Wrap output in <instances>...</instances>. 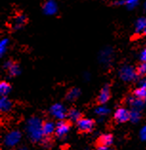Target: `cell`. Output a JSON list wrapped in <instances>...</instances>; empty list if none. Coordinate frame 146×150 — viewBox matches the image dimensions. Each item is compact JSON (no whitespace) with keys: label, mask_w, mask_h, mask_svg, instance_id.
Wrapping results in <instances>:
<instances>
[{"label":"cell","mask_w":146,"mask_h":150,"mask_svg":"<svg viewBox=\"0 0 146 150\" xmlns=\"http://www.w3.org/2000/svg\"><path fill=\"white\" fill-rule=\"evenodd\" d=\"M26 132L31 142H40L43 139V123L38 117H31L26 125Z\"/></svg>","instance_id":"1"},{"label":"cell","mask_w":146,"mask_h":150,"mask_svg":"<svg viewBox=\"0 0 146 150\" xmlns=\"http://www.w3.org/2000/svg\"><path fill=\"white\" fill-rule=\"evenodd\" d=\"M21 140V133L17 131V130H13L7 134L4 139V143L5 145L9 147H14L16 146L19 144V142Z\"/></svg>","instance_id":"2"},{"label":"cell","mask_w":146,"mask_h":150,"mask_svg":"<svg viewBox=\"0 0 146 150\" xmlns=\"http://www.w3.org/2000/svg\"><path fill=\"white\" fill-rule=\"evenodd\" d=\"M120 76L123 81L125 82H130L134 81L137 76V72L134 69V68L130 66H124L122 67L120 71Z\"/></svg>","instance_id":"3"},{"label":"cell","mask_w":146,"mask_h":150,"mask_svg":"<svg viewBox=\"0 0 146 150\" xmlns=\"http://www.w3.org/2000/svg\"><path fill=\"white\" fill-rule=\"evenodd\" d=\"M50 113L57 120H63L66 117V108L61 104H54L50 109Z\"/></svg>","instance_id":"4"},{"label":"cell","mask_w":146,"mask_h":150,"mask_svg":"<svg viewBox=\"0 0 146 150\" xmlns=\"http://www.w3.org/2000/svg\"><path fill=\"white\" fill-rule=\"evenodd\" d=\"M77 123L78 129L82 132H89L94 128V121L91 119H88V118H81V119L78 120Z\"/></svg>","instance_id":"5"},{"label":"cell","mask_w":146,"mask_h":150,"mask_svg":"<svg viewBox=\"0 0 146 150\" xmlns=\"http://www.w3.org/2000/svg\"><path fill=\"white\" fill-rule=\"evenodd\" d=\"M115 120L118 123H125L130 120V111L125 108H118L115 112Z\"/></svg>","instance_id":"6"},{"label":"cell","mask_w":146,"mask_h":150,"mask_svg":"<svg viewBox=\"0 0 146 150\" xmlns=\"http://www.w3.org/2000/svg\"><path fill=\"white\" fill-rule=\"evenodd\" d=\"M70 131V124L67 123L65 121H60L59 123L57 125V128H56V134L57 136L59 138H62L66 136L67 134Z\"/></svg>","instance_id":"7"},{"label":"cell","mask_w":146,"mask_h":150,"mask_svg":"<svg viewBox=\"0 0 146 150\" xmlns=\"http://www.w3.org/2000/svg\"><path fill=\"white\" fill-rule=\"evenodd\" d=\"M43 11L48 15L54 14L57 11V6L56 2L54 0H48L43 6Z\"/></svg>","instance_id":"8"},{"label":"cell","mask_w":146,"mask_h":150,"mask_svg":"<svg viewBox=\"0 0 146 150\" xmlns=\"http://www.w3.org/2000/svg\"><path fill=\"white\" fill-rule=\"evenodd\" d=\"M136 33L139 35H146V18L137 19L136 23Z\"/></svg>","instance_id":"9"},{"label":"cell","mask_w":146,"mask_h":150,"mask_svg":"<svg viewBox=\"0 0 146 150\" xmlns=\"http://www.w3.org/2000/svg\"><path fill=\"white\" fill-rule=\"evenodd\" d=\"M110 96H111V93H110V88L108 86H105L103 88L101 89V91L99 93L97 98V101L100 103V104H105L107 103L108 100L110 99Z\"/></svg>","instance_id":"10"},{"label":"cell","mask_w":146,"mask_h":150,"mask_svg":"<svg viewBox=\"0 0 146 150\" xmlns=\"http://www.w3.org/2000/svg\"><path fill=\"white\" fill-rule=\"evenodd\" d=\"M57 125H54L53 122H45L43 123V133L44 136H51L52 134L56 133Z\"/></svg>","instance_id":"11"},{"label":"cell","mask_w":146,"mask_h":150,"mask_svg":"<svg viewBox=\"0 0 146 150\" xmlns=\"http://www.w3.org/2000/svg\"><path fill=\"white\" fill-rule=\"evenodd\" d=\"M5 68L8 69V70H9V73L11 76H16V75H18L19 73H20V69H19L18 65L14 64V63L13 62H7L5 64Z\"/></svg>","instance_id":"12"},{"label":"cell","mask_w":146,"mask_h":150,"mask_svg":"<svg viewBox=\"0 0 146 150\" xmlns=\"http://www.w3.org/2000/svg\"><path fill=\"white\" fill-rule=\"evenodd\" d=\"M128 103L130 104V105H132L133 109H137L140 110L144 106V102L143 100H140L139 98H136L135 96L130 97L128 99Z\"/></svg>","instance_id":"13"},{"label":"cell","mask_w":146,"mask_h":150,"mask_svg":"<svg viewBox=\"0 0 146 150\" xmlns=\"http://www.w3.org/2000/svg\"><path fill=\"white\" fill-rule=\"evenodd\" d=\"M13 104L8 99L6 96H2L1 99H0V109H1L2 112H7L11 108Z\"/></svg>","instance_id":"14"},{"label":"cell","mask_w":146,"mask_h":150,"mask_svg":"<svg viewBox=\"0 0 146 150\" xmlns=\"http://www.w3.org/2000/svg\"><path fill=\"white\" fill-rule=\"evenodd\" d=\"M113 136L111 134H104L99 138V144L102 145H106V146H109L113 144Z\"/></svg>","instance_id":"15"},{"label":"cell","mask_w":146,"mask_h":150,"mask_svg":"<svg viewBox=\"0 0 146 150\" xmlns=\"http://www.w3.org/2000/svg\"><path fill=\"white\" fill-rule=\"evenodd\" d=\"M68 117L72 122H77L81 119V113L79 112V110L73 108L68 112Z\"/></svg>","instance_id":"16"},{"label":"cell","mask_w":146,"mask_h":150,"mask_svg":"<svg viewBox=\"0 0 146 150\" xmlns=\"http://www.w3.org/2000/svg\"><path fill=\"white\" fill-rule=\"evenodd\" d=\"M79 95H80L79 89L74 88H72V89L69 90L68 93H67V95H66V98L69 101H74V100H76Z\"/></svg>","instance_id":"17"},{"label":"cell","mask_w":146,"mask_h":150,"mask_svg":"<svg viewBox=\"0 0 146 150\" xmlns=\"http://www.w3.org/2000/svg\"><path fill=\"white\" fill-rule=\"evenodd\" d=\"M134 96L136 98H139L140 100H145L146 99V88H137L134 91Z\"/></svg>","instance_id":"18"},{"label":"cell","mask_w":146,"mask_h":150,"mask_svg":"<svg viewBox=\"0 0 146 150\" xmlns=\"http://www.w3.org/2000/svg\"><path fill=\"white\" fill-rule=\"evenodd\" d=\"M140 120V112L137 109H133L130 111V121L133 123H137Z\"/></svg>","instance_id":"19"},{"label":"cell","mask_w":146,"mask_h":150,"mask_svg":"<svg viewBox=\"0 0 146 150\" xmlns=\"http://www.w3.org/2000/svg\"><path fill=\"white\" fill-rule=\"evenodd\" d=\"M10 91H11V86L7 82H1V84H0V93H1V95L5 96Z\"/></svg>","instance_id":"20"},{"label":"cell","mask_w":146,"mask_h":150,"mask_svg":"<svg viewBox=\"0 0 146 150\" xmlns=\"http://www.w3.org/2000/svg\"><path fill=\"white\" fill-rule=\"evenodd\" d=\"M94 113H96L97 115H98V116H105L106 114L109 113V109L104 105H100V106H98V108H96V110H94Z\"/></svg>","instance_id":"21"},{"label":"cell","mask_w":146,"mask_h":150,"mask_svg":"<svg viewBox=\"0 0 146 150\" xmlns=\"http://www.w3.org/2000/svg\"><path fill=\"white\" fill-rule=\"evenodd\" d=\"M26 18L24 15H19V16L16 17L15 19V23H14V29H19L23 24L25 23Z\"/></svg>","instance_id":"22"},{"label":"cell","mask_w":146,"mask_h":150,"mask_svg":"<svg viewBox=\"0 0 146 150\" xmlns=\"http://www.w3.org/2000/svg\"><path fill=\"white\" fill-rule=\"evenodd\" d=\"M8 45H9V40L7 38H4L0 42V54L3 55L5 53V51L7 50L8 48Z\"/></svg>","instance_id":"23"},{"label":"cell","mask_w":146,"mask_h":150,"mask_svg":"<svg viewBox=\"0 0 146 150\" xmlns=\"http://www.w3.org/2000/svg\"><path fill=\"white\" fill-rule=\"evenodd\" d=\"M137 74L140 75H146V63H141L137 68Z\"/></svg>","instance_id":"24"},{"label":"cell","mask_w":146,"mask_h":150,"mask_svg":"<svg viewBox=\"0 0 146 150\" xmlns=\"http://www.w3.org/2000/svg\"><path fill=\"white\" fill-rule=\"evenodd\" d=\"M125 4L129 9H133V8H135L139 4V0H126Z\"/></svg>","instance_id":"25"},{"label":"cell","mask_w":146,"mask_h":150,"mask_svg":"<svg viewBox=\"0 0 146 150\" xmlns=\"http://www.w3.org/2000/svg\"><path fill=\"white\" fill-rule=\"evenodd\" d=\"M140 137L142 141H146V125H144L140 131Z\"/></svg>","instance_id":"26"},{"label":"cell","mask_w":146,"mask_h":150,"mask_svg":"<svg viewBox=\"0 0 146 150\" xmlns=\"http://www.w3.org/2000/svg\"><path fill=\"white\" fill-rule=\"evenodd\" d=\"M140 59H141V61H142L143 63H146V48L142 50V52H141Z\"/></svg>","instance_id":"27"},{"label":"cell","mask_w":146,"mask_h":150,"mask_svg":"<svg viewBox=\"0 0 146 150\" xmlns=\"http://www.w3.org/2000/svg\"><path fill=\"white\" fill-rule=\"evenodd\" d=\"M140 88H146V79H142V80L140 82Z\"/></svg>","instance_id":"28"},{"label":"cell","mask_w":146,"mask_h":150,"mask_svg":"<svg viewBox=\"0 0 146 150\" xmlns=\"http://www.w3.org/2000/svg\"><path fill=\"white\" fill-rule=\"evenodd\" d=\"M97 150H109V148H108V146H106V145L99 144V146L97 147Z\"/></svg>","instance_id":"29"},{"label":"cell","mask_w":146,"mask_h":150,"mask_svg":"<svg viewBox=\"0 0 146 150\" xmlns=\"http://www.w3.org/2000/svg\"><path fill=\"white\" fill-rule=\"evenodd\" d=\"M19 150H28V149H27V147H25V146H24V147H21Z\"/></svg>","instance_id":"30"},{"label":"cell","mask_w":146,"mask_h":150,"mask_svg":"<svg viewBox=\"0 0 146 150\" xmlns=\"http://www.w3.org/2000/svg\"><path fill=\"white\" fill-rule=\"evenodd\" d=\"M145 6H146V5H145Z\"/></svg>","instance_id":"31"}]
</instances>
